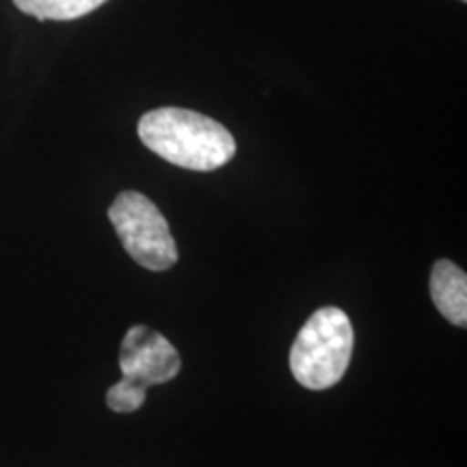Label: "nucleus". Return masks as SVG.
Listing matches in <instances>:
<instances>
[{
  "label": "nucleus",
  "mask_w": 467,
  "mask_h": 467,
  "mask_svg": "<svg viewBox=\"0 0 467 467\" xmlns=\"http://www.w3.org/2000/svg\"><path fill=\"white\" fill-rule=\"evenodd\" d=\"M139 139L162 161L191 171H214L236 156L230 130L189 109L150 110L139 119Z\"/></svg>",
  "instance_id": "1"
},
{
  "label": "nucleus",
  "mask_w": 467,
  "mask_h": 467,
  "mask_svg": "<svg viewBox=\"0 0 467 467\" xmlns=\"http://www.w3.org/2000/svg\"><path fill=\"white\" fill-rule=\"evenodd\" d=\"M431 299L448 323L467 327V275L451 260H437L431 273Z\"/></svg>",
  "instance_id": "5"
},
{
  "label": "nucleus",
  "mask_w": 467,
  "mask_h": 467,
  "mask_svg": "<svg viewBox=\"0 0 467 467\" xmlns=\"http://www.w3.org/2000/svg\"><path fill=\"white\" fill-rule=\"evenodd\" d=\"M104 3L107 0H14V5L22 14L37 17L39 22L78 20V17L102 7Z\"/></svg>",
  "instance_id": "6"
},
{
  "label": "nucleus",
  "mask_w": 467,
  "mask_h": 467,
  "mask_svg": "<svg viewBox=\"0 0 467 467\" xmlns=\"http://www.w3.org/2000/svg\"><path fill=\"white\" fill-rule=\"evenodd\" d=\"M353 344V325L340 307L317 309L290 348L292 377L317 392L334 388L350 364Z\"/></svg>",
  "instance_id": "2"
},
{
  "label": "nucleus",
  "mask_w": 467,
  "mask_h": 467,
  "mask_svg": "<svg viewBox=\"0 0 467 467\" xmlns=\"http://www.w3.org/2000/svg\"><path fill=\"white\" fill-rule=\"evenodd\" d=\"M461 3H465V0H461Z\"/></svg>",
  "instance_id": "7"
},
{
  "label": "nucleus",
  "mask_w": 467,
  "mask_h": 467,
  "mask_svg": "<svg viewBox=\"0 0 467 467\" xmlns=\"http://www.w3.org/2000/svg\"><path fill=\"white\" fill-rule=\"evenodd\" d=\"M182 361L165 336L148 325H134L121 342V379L107 392V405L115 413L139 411L151 385L178 377Z\"/></svg>",
  "instance_id": "3"
},
{
  "label": "nucleus",
  "mask_w": 467,
  "mask_h": 467,
  "mask_svg": "<svg viewBox=\"0 0 467 467\" xmlns=\"http://www.w3.org/2000/svg\"><path fill=\"white\" fill-rule=\"evenodd\" d=\"M109 219L126 254L148 271H169L178 262V244L154 202L137 191H124L109 208Z\"/></svg>",
  "instance_id": "4"
}]
</instances>
